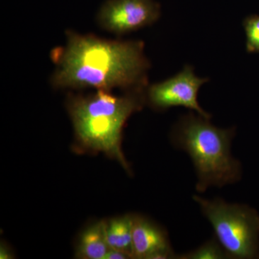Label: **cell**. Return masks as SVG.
I'll list each match as a JSON object with an SVG mask.
<instances>
[{"label":"cell","instance_id":"30bf717a","mask_svg":"<svg viewBox=\"0 0 259 259\" xmlns=\"http://www.w3.org/2000/svg\"><path fill=\"white\" fill-rule=\"evenodd\" d=\"M177 259H226L228 255L215 237L188 253L177 255Z\"/></svg>","mask_w":259,"mask_h":259},{"label":"cell","instance_id":"ba28073f","mask_svg":"<svg viewBox=\"0 0 259 259\" xmlns=\"http://www.w3.org/2000/svg\"><path fill=\"white\" fill-rule=\"evenodd\" d=\"M109 250L105 221H98L90 225L80 235L75 250V258L104 259Z\"/></svg>","mask_w":259,"mask_h":259},{"label":"cell","instance_id":"8fae6325","mask_svg":"<svg viewBox=\"0 0 259 259\" xmlns=\"http://www.w3.org/2000/svg\"><path fill=\"white\" fill-rule=\"evenodd\" d=\"M246 35V51L249 54L259 53V15H251L243 22Z\"/></svg>","mask_w":259,"mask_h":259},{"label":"cell","instance_id":"7c38bea8","mask_svg":"<svg viewBox=\"0 0 259 259\" xmlns=\"http://www.w3.org/2000/svg\"><path fill=\"white\" fill-rule=\"evenodd\" d=\"M131 258L127 253H124V252L120 251V250L112 249L110 248V250L107 251L106 255H105L104 259H129Z\"/></svg>","mask_w":259,"mask_h":259},{"label":"cell","instance_id":"3957f363","mask_svg":"<svg viewBox=\"0 0 259 259\" xmlns=\"http://www.w3.org/2000/svg\"><path fill=\"white\" fill-rule=\"evenodd\" d=\"M210 119L190 112L182 116L171 131L175 147L187 153L197 174L196 190L236 183L242 176L241 164L231 154L234 127L219 128Z\"/></svg>","mask_w":259,"mask_h":259},{"label":"cell","instance_id":"52a82bcc","mask_svg":"<svg viewBox=\"0 0 259 259\" xmlns=\"http://www.w3.org/2000/svg\"><path fill=\"white\" fill-rule=\"evenodd\" d=\"M134 258H177L168 234L151 220L134 214L133 221Z\"/></svg>","mask_w":259,"mask_h":259},{"label":"cell","instance_id":"7a4b0ae2","mask_svg":"<svg viewBox=\"0 0 259 259\" xmlns=\"http://www.w3.org/2000/svg\"><path fill=\"white\" fill-rule=\"evenodd\" d=\"M146 102L145 90H131L122 95L104 90L88 95H69L66 108L78 147L104 153L131 171L122 152V131L129 117L141 110Z\"/></svg>","mask_w":259,"mask_h":259},{"label":"cell","instance_id":"277c9868","mask_svg":"<svg viewBox=\"0 0 259 259\" xmlns=\"http://www.w3.org/2000/svg\"><path fill=\"white\" fill-rule=\"evenodd\" d=\"M228 258H259V214L246 204L194 195Z\"/></svg>","mask_w":259,"mask_h":259},{"label":"cell","instance_id":"4fadbf2b","mask_svg":"<svg viewBox=\"0 0 259 259\" xmlns=\"http://www.w3.org/2000/svg\"><path fill=\"white\" fill-rule=\"evenodd\" d=\"M13 253L10 250L9 247L2 243L0 246V259H11L13 258Z\"/></svg>","mask_w":259,"mask_h":259},{"label":"cell","instance_id":"8992f818","mask_svg":"<svg viewBox=\"0 0 259 259\" xmlns=\"http://www.w3.org/2000/svg\"><path fill=\"white\" fill-rule=\"evenodd\" d=\"M161 8L153 0H107L97 16L104 30L122 35L156 23Z\"/></svg>","mask_w":259,"mask_h":259},{"label":"cell","instance_id":"6da1fadb","mask_svg":"<svg viewBox=\"0 0 259 259\" xmlns=\"http://www.w3.org/2000/svg\"><path fill=\"white\" fill-rule=\"evenodd\" d=\"M51 58L56 66L51 83L56 89L131 91L148 86L151 64L142 40H108L67 31L66 45L54 49Z\"/></svg>","mask_w":259,"mask_h":259},{"label":"cell","instance_id":"9c48e42d","mask_svg":"<svg viewBox=\"0 0 259 259\" xmlns=\"http://www.w3.org/2000/svg\"><path fill=\"white\" fill-rule=\"evenodd\" d=\"M134 214L113 218L105 221L107 243L112 249L120 250L134 258L133 251Z\"/></svg>","mask_w":259,"mask_h":259},{"label":"cell","instance_id":"5b68a950","mask_svg":"<svg viewBox=\"0 0 259 259\" xmlns=\"http://www.w3.org/2000/svg\"><path fill=\"white\" fill-rule=\"evenodd\" d=\"M208 81L209 79L197 77L194 74V68L186 65L175 76L147 86L146 102L156 110L163 111L173 107H185L210 119V114L204 110L197 101L199 89Z\"/></svg>","mask_w":259,"mask_h":259}]
</instances>
